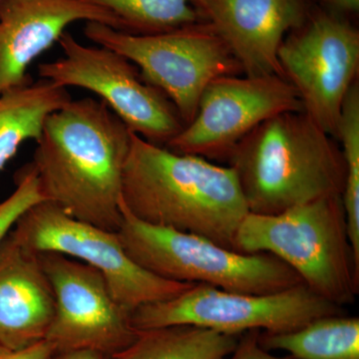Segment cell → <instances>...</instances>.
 Here are the masks:
<instances>
[{"label":"cell","instance_id":"25","mask_svg":"<svg viewBox=\"0 0 359 359\" xmlns=\"http://www.w3.org/2000/svg\"><path fill=\"white\" fill-rule=\"evenodd\" d=\"M51 359H111V358L106 354L91 351V349H79V351L56 353Z\"/></svg>","mask_w":359,"mask_h":359},{"label":"cell","instance_id":"2","mask_svg":"<svg viewBox=\"0 0 359 359\" xmlns=\"http://www.w3.org/2000/svg\"><path fill=\"white\" fill-rule=\"evenodd\" d=\"M122 204L145 223L202 236L233 250L238 226L249 214L230 166L173 152L133 132Z\"/></svg>","mask_w":359,"mask_h":359},{"label":"cell","instance_id":"17","mask_svg":"<svg viewBox=\"0 0 359 359\" xmlns=\"http://www.w3.org/2000/svg\"><path fill=\"white\" fill-rule=\"evenodd\" d=\"M259 342L266 351H283L294 359H359V318L323 316L292 332H261Z\"/></svg>","mask_w":359,"mask_h":359},{"label":"cell","instance_id":"8","mask_svg":"<svg viewBox=\"0 0 359 359\" xmlns=\"http://www.w3.org/2000/svg\"><path fill=\"white\" fill-rule=\"evenodd\" d=\"M11 233L18 244L36 254L56 252L100 271L116 301L131 314L142 306L172 299L196 285L153 275L130 259L117 231L78 221L48 201L30 208Z\"/></svg>","mask_w":359,"mask_h":359},{"label":"cell","instance_id":"22","mask_svg":"<svg viewBox=\"0 0 359 359\" xmlns=\"http://www.w3.org/2000/svg\"><path fill=\"white\" fill-rule=\"evenodd\" d=\"M261 330H249L241 335L235 351L228 359H294L292 356H276L266 351L259 342Z\"/></svg>","mask_w":359,"mask_h":359},{"label":"cell","instance_id":"3","mask_svg":"<svg viewBox=\"0 0 359 359\" xmlns=\"http://www.w3.org/2000/svg\"><path fill=\"white\" fill-rule=\"evenodd\" d=\"M249 212L276 215L342 195L341 149L304 111L280 113L250 132L228 159Z\"/></svg>","mask_w":359,"mask_h":359},{"label":"cell","instance_id":"23","mask_svg":"<svg viewBox=\"0 0 359 359\" xmlns=\"http://www.w3.org/2000/svg\"><path fill=\"white\" fill-rule=\"evenodd\" d=\"M55 353V348L46 339L22 349L0 346V359H51Z\"/></svg>","mask_w":359,"mask_h":359},{"label":"cell","instance_id":"19","mask_svg":"<svg viewBox=\"0 0 359 359\" xmlns=\"http://www.w3.org/2000/svg\"><path fill=\"white\" fill-rule=\"evenodd\" d=\"M110 11L120 32L147 35L171 32L203 21L199 0H86Z\"/></svg>","mask_w":359,"mask_h":359},{"label":"cell","instance_id":"7","mask_svg":"<svg viewBox=\"0 0 359 359\" xmlns=\"http://www.w3.org/2000/svg\"><path fill=\"white\" fill-rule=\"evenodd\" d=\"M346 314L342 306L327 301L306 285L254 294L229 292L196 283L172 299L135 309L132 327L136 330L171 325H195L224 334L249 330L287 332L318 318Z\"/></svg>","mask_w":359,"mask_h":359},{"label":"cell","instance_id":"1","mask_svg":"<svg viewBox=\"0 0 359 359\" xmlns=\"http://www.w3.org/2000/svg\"><path fill=\"white\" fill-rule=\"evenodd\" d=\"M131 134L102 100H70L47 117L32 162L45 200L72 218L117 231Z\"/></svg>","mask_w":359,"mask_h":359},{"label":"cell","instance_id":"15","mask_svg":"<svg viewBox=\"0 0 359 359\" xmlns=\"http://www.w3.org/2000/svg\"><path fill=\"white\" fill-rule=\"evenodd\" d=\"M55 299L39 255L9 233L0 244V346L22 349L46 339Z\"/></svg>","mask_w":359,"mask_h":359},{"label":"cell","instance_id":"10","mask_svg":"<svg viewBox=\"0 0 359 359\" xmlns=\"http://www.w3.org/2000/svg\"><path fill=\"white\" fill-rule=\"evenodd\" d=\"M278 57L304 112L337 138L342 103L358 80V28L347 18L311 4L304 22L283 39Z\"/></svg>","mask_w":359,"mask_h":359},{"label":"cell","instance_id":"4","mask_svg":"<svg viewBox=\"0 0 359 359\" xmlns=\"http://www.w3.org/2000/svg\"><path fill=\"white\" fill-rule=\"evenodd\" d=\"M233 250L273 255L309 290L342 308L353 304L359 294V259L349 241L341 195L276 215L249 212L238 226Z\"/></svg>","mask_w":359,"mask_h":359},{"label":"cell","instance_id":"14","mask_svg":"<svg viewBox=\"0 0 359 359\" xmlns=\"http://www.w3.org/2000/svg\"><path fill=\"white\" fill-rule=\"evenodd\" d=\"M77 21L120 30L110 11L86 0H0V93L32 81L29 66Z\"/></svg>","mask_w":359,"mask_h":359},{"label":"cell","instance_id":"18","mask_svg":"<svg viewBox=\"0 0 359 359\" xmlns=\"http://www.w3.org/2000/svg\"><path fill=\"white\" fill-rule=\"evenodd\" d=\"M241 335L195 325L139 330L133 344L111 359H228Z\"/></svg>","mask_w":359,"mask_h":359},{"label":"cell","instance_id":"13","mask_svg":"<svg viewBox=\"0 0 359 359\" xmlns=\"http://www.w3.org/2000/svg\"><path fill=\"white\" fill-rule=\"evenodd\" d=\"M309 0H199L201 18L215 28L247 76L283 77V39L308 18Z\"/></svg>","mask_w":359,"mask_h":359},{"label":"cell","instance_id":"9","mask_svg":"<svg viewBox=\"0 0 359 359\" xmlns=\"http://www.w3.org/2000/svg\"><path fill=\"white\" fill-rule=\"evenodd\" d=\"M58 42L63 56L39 65L41 79L96 94L130 131L156 145L165 147L185 127L171 101L121 54L86 46L66 32Z\"/></svg>","mask_w":359,"mask_h":359},{"label":"cell","instance_id":"12","mask_svg":"<svg viewBox=\"0 0 359 359\" xmlns=\"http://www.w3.org/2000/svg\"><path fill=\"white\" fill-rule=\"evenodd\" d=\"M39 255L55 299L45 339L56 353L91 349L111 358L133 344L139 330L100 271L56 252Z\"/></svg>","mask_w":359,"mask_h":359},{"label":"cell","instance_id":"11","mask_svg":"<svg viewBox=\"0 0 359 359\" xmlns=\"http://www.w3.org/2000/svg\"><path fill=\"white\" fill-rule=\"evenodd\" d=\"M295 111H304L301 97L285 77H219L203 92L192 121L165 147L180 154L228 161L240 141L259 124Z\"/></svg>","mask_w":359,"mask_h":359},{"label":"cell","instance_id":"20","mask_svg":"<svg viewBox=\"0 0 359 359\" xmlns=\"http://www.w3.org/2000/svg\"><path fill=\"white\" fill-rule=\"evenodd\" d=\"M337 139L346 168V181L342 193L346 215L347 231L354 255L359 259V84L356 80L341 106Z\"/></svg>","mask_w":359,"mask_h":359},{"label":"cell","instance_id":"24","mask_svg":"<svg viewBox=\"0 0 359 359\" xmlns=\"http://www.w3.org/2000/svg\"><path fill=\"white\" fill-rule=\"evenodd\" d=\"M314 6L320 7L337 15L351 18H355L359 13V0H309Z\"/></svg>","mask_w":359,"mask_h":359},{"label":"cell","instance_id":"21","mask_svg":"<svg viewBox=\"0 0 359 359\" xmlns=\"http://www.w3.org/2000/svg\"><path fill=\"white\" fill-rule=\"evenodd\" d=\"M15 184L14 192L0 203V244L30 208L46 201L32 163L18 172Z\"/></svg>","mask_w":359,"mask_h":359},{"label":"cell","instance_id":"16","mask_svg":"<svg viewBox=\"0 0 359 359\" xmlns=\"http://www.w3.org/2000/svg\"><path fill=\"white\" fill-rule=\"evenodd\" d=\"M70 100L67 88L41 78L0 93V171L25 142L39 140L47 117Z\"/></svg>","mask_w":359,"mask_h":359},{"label":"cell","instance_id":"6","mask_svg":"<svg viewBox=\"0 0 359 359\" xmlns=\"http://www.w3.org/2000/svg\"><path fill=\"white\" fill-rule=\"evenodd\" d=\"M83 32L93 43L131 61L144 81L171 101L185 126L195 117L208 85L217 78L243 73L228 45L205 21L147 35L88 21Z\"/></svg>","mask_w":359,"mask_h":359},{"label":"cell","instance_id":"5","mask_svg":"<svg viewBox=\"0 0 359 359\" xmlns=\"http://www.w3.org/2000/svg\"><path fill=\"white\" fill-rule=\"evenodd\" d=\"M121 210L117 233L125 252L159 278L254 294L304 283L294 269L268 252L243 254L202 236L145 223L123 204Z\"/></svg>","mask_w":359,"mask_h":359}]
</instances>
